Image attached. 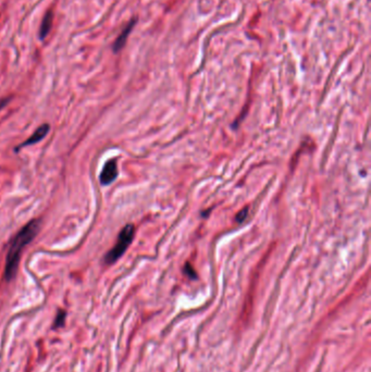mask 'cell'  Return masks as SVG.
<instances>
[{
    "mask_svg": "<svg viewBox=\"0 0 371 372\" xmlns=\"http://www.w3.org/2000/svg\"><path fill=\"white\" fill-rule=\"evenodd\" d=\"M41 229V221L32 220L26 225H24L15 236L12 238L9 245L6 258V267H4V278L7 281L12 280L15 277L17 268H19L20 258L22 251L24 250L26 245H29L37 235Z\"/></svg>",
    "mask_w": 371,
    "mask_h": 372,
    "instance_id": "obj_1",
    "label": "cell"
},
{
    "mask_svg": "<svg viewBox=\"0 0 371 372\" xmlns=\"http://www.w3.org/2000/svg\"><path fill=\"white\" fill-rule=\"evenodd\" d=\"M135 234V228L133 224H126L124 228L121 230L120 234H119L117 243L114 244V246L110 249L107 254L105 255V264H112L113 263H116L117 260H119L123 256V254L126 251L127 247L130 246V244L133 241Z\"/></svg>",
    "mask_w": 371,
    "mask_h": 372,
    "instance_id": "obj_2",
    "label": "cell"
},
{
    "mask_svg": "<svg viewBox=\"0 0 371 372\" xmlns=\"http://www.w3.org/2000/svg\"><path fill=\"white\" fill-rule=\"evenodd\" d=\"M119 174L118 170V162L116 159H110L109 161L105 163L103 170L100 172V183L101 185L107 186L111 184L114 180L117 179Z\"/></svg>",
    "mask_w": 371,
    "mask_h": 372,
    "instance_id": "obj_3",
    "label": "cell"
},
{
    "mask_svg": "<svg viewBox=\"0 0 371 372\" xmlns=\"http://www.w3.org/2000/svg\"><path fill=\"white\" fill-rule=\"evenodd\" d=\"M49 130H50V127H49V125H48V124H43V125L39 126L37 130L33 133L32 136H31L30 139L24 140L23 143H22L19 146V148L26 147V146L34 145V144L38 143V141H41L44 139V137H45L48 134V132H49Z\"/></svg>",
    "mask_w": 371,
    "mask_h": 372,
    "instance_id": "obj_4",
    "label": "cell"
},
{
    "mask_svg": "<svg viewBox=\"0 0 371 372\" xmlns=\"http://www.w3.org/2000/svg\"><path fill=\"white\" fill-rule=\"evenodd\" d=\"M134 24H135V20L131 21L130 23L127 24V26H126V28H125V30L123 31V32L121 33L120 36L118 37V39H117V41H116V43H114V47H113L114 51L118 52L119 50L122 49L123 46L125 45L126 38H127V36H129V34H130V32H131V31H132V29L134 28Z\"/></svg>",
    "mask_w": 371,
    "mask_h": 372,
    "instance_id": "obj_5",
    "label": "cell"
},
{
    "mask_svg": "<svg viewBox=\"0 0 371 372\" xmlns=\"http://www.w3.org/2000/svg\"><path fill=\"white\" fill-rule=\"evenodd\" d=\"M52 23V16H51V13L48 12L45 19H44L43 21V24H42V30H41V36L42 37H45L47 33L49 32L50 30V25Z\"/></svg>",
    "mask_w": 371,
    "mask_h": 372,
    "instance_id": "obj_6",
    "label": "cell"
},
{
    "mask_svg": "<svg viewBox=\"0 0 371 372\" xmlns=\"http://www.w3.org/2000/svg\"><path fill=\"white\" fill-rule=\"evenodd\" d=\"M65 316H67V313H65V311H63V310H60V311L57 313V317L55 319V323H54L55 329H58V327L62 326L64 325Z\"/></svg>",
    "mask_w": 371,
    "mask_h": 372,
    "instance_id": "obj_7",
    "label": "cell"
},
{
    "mask_svg": "<svg viewBox=\"0 0 371 372\" xmlns=\"http://www.w3.org/2000/svg\"><path fill=\"white\" fill-rule=\"evenodd\" d=\"M184 271H185V273H186V276H188V278H191V279H196V278H197L195 270L193 269V267H192V265L189 264H185Z\"/></svg>",
    "mask_w": 371,
    "mask_h": 372,
    "instance_id": "obj_8",
    "label": "cell"
},
{
    "mask_svg": "<svg viewBox=\"0 0 371 372\" xmlns=\"http://www.w3.org/2000/svg\"><path fill=\"white\" fill-rule=\"evenodd\" d=\"M247 215H248V207H245L244 209H242L237 214V216H236V221H237V222H243V221L246 219Z\"/></svg>",
    "mask_w": 371,
    "mask_h": 372,
    "instance_id": "obj_9",
    "label": "cell"
}]
</instances>
